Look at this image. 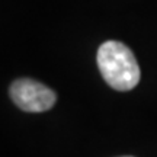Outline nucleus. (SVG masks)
Segmentation results:
<instances>
[{
  "instance_id": "f03ea898",
  "label": "nucleus",
  "mask_w": 157,
  "mask_h": 157,
  "mask_svg": "<svg viewBox=\"0 0 157 157\" xmlns=\"http://www.w3.org/2000/svg\"><path fill=\"white\" fill-rule=\"evenodd\" d=\"M10 98L25 112H45L54 106L56 92L32 78H19L10 86Z\"/></svg>"
},
{
  "instance_id": "7ed1b4c3",
  "label": "nucleus",
  "mask_w": 157,
  "mask_h": 157,
  "mask_svg": "<svg viewBox=\"0 0 157 157\" xmlns=\"http://www.w3.org/2000/svg\"><path fill=\"white\" fill-rule=\"evenodd\" d=\"M122 157H132V156H122Z\"/></svg>"
},
{
  "instance_id": "f257e3e1",
  "label": "nucleus",
  "mask_w": 157,
  "mask_h": 157,
  "mask_svg": "<svg viewBox=\"0 0 157 157\" xmlns=\"http://www.w3.org/2000/svg\"><path fill=\"white\" fill-rule=\"evenodd\" d=\"M98 67L103 80L119 92L134 89L140 82V67L132 51L122 42L106 41L98 50Z\"/></svg>"
}]
</instances>
